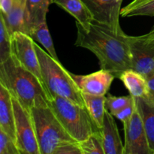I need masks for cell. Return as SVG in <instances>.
Instances as JSON below:
<instances>
[{
	"instance_id": "cell-16",
	"label": "cell",
	"mask_w": 154,
	"mask_h": 154,
	"mask_svg": "<svg viewBox=\"0 0 154 154\" xmlns=\"http://www.w3.org/2000/svg\"><path fill=\"white\" fill-rule=\"evenodd\" d=\"M135 99L144 123L149 147L152 154H154V102L147 97Z\"/></svg>"
},
{
	"instance_id": "cell-8",
	"label": "cell",
	"mask_w": 154,
	"mask_h": 154,
	"mask_svg": "<svg viewBox=\"0 0 154 154\" xmlns=\"http://www.w3.org/2000/svg\"><path fill=\"white\" fill-rule=\"evenodd\" d=\"M123 128L125 134L124 154H152L136 102L135 111L129 121L123 124Z\"/></svg>"
},
{
	"instance_id": "cell-24",
	"label": "cell",
	"mask_w": 154,
	"mask_h": 154,
	"mask_svg": "<svg viewBox=\"0 0 154 154\" xmlns=\"http://www.w3.org/2000/svg\"><path fill=\"white\" fill-rule=\"evenodd\" d=\"M133 96L131 95L125 96H114L108 94L105 102L106 109L114 116L116 113L129 105L133 101Z\"/></svg>"
},
{
	"instance_id": "cell-23",
	"label": "cell",
	"mask_w": 154,
	"mask_h": 154,
	"mask_svg": "<svg viewBox=\"0 0 154 154\" xmlns=\"http://www.w3.org/2000/svg\"><path fill=\"white\" fill-rule=\"evenodd\" d=\"M12 55L11 35L8 31L2 16L0 14V63Z\"/></svg>"
},
{
	"instance_id": "cell-15",
	"label": "cell",
	"mask_w": 154,
	"mask_h": 154,
	"mask_svg": "<svg viewBox=\"0 0 154 154\" xmlns=\"http://www.w3.org/2000/svg\"><path fill=\"white\" fill-rule=\"evenodd\" d=\"M119 79L123 82L129 94L135 98L147 97L148 86L147 78L139 72L128 69L120 75Z\"/></svg>"
},
{
	"instance_id": "cell-28",
	"label": "cell",
	"mask_w": 154,
	"mask_h": 154,
	"mask_svg": "<svg viewBox=\"0 0 154 154\" xmlns=\"http://www.w3.org/2000/svg\"><path fill=\"white\" fill-rule=\"evenodd\" d=\"M148 86V95L147 98L154 102V73L147 77Z\"/></svg>"
},
{
	"instance_id": "cell-2",
	"label": "cell",
	"mask_w": 154,
	"mask_h": 154,
	"mask_svg": "<svg viewBox=\"0 0 154 154\" xmlns=\"http://www.w3.org/2000/svg\"><path fill=\"white\" fill-rule=\"evenodd\" d=\"M0 84L29 112L33 108L48 106L53 99L48 89L19 63L13 54L0 63Z\"/></svg>"
},
{
	"instance_id": "cell-26",
	"label": "cell",
	"mask_w": 154,
	"mask_h": 154,
	"mask_svg": "<svg viewBox=\"0 0 154 154\" xmlns=\"http://www.w3.org/2000/svg\"><path fill=\"white\" fill-rule=\"evenodd\" d=\"M135 98H134L133 101H132L129 105H128L127 106H126L125 108H123V109H121L120 111H119L118 112L116 113L114 115V117L117 118L118 120H120V121L123 122V124H125V123H127V122L129 121V119L131 118L134 111H135Z\"/></svg>"
},
{
	"instance_id": "cell-31",
	"label": "cell",
	"mask_w": 154,
	"mask_h": 154,
	"mask_svg": "<svg viewBox=\"0 0 154 154\" xmlns=\"http://www.w3.org/2000/svg\"><path fill=\"white\" fill-rule=\"evenodd\" d=\"M118 1H123V0H118Z\"/></svg>"
},
{
	"instance_id": "cell-25",
	"label": "cell",
	"mask_w": 154,
	"mask_h": 154,
	"mask_svg": "<svg viewBox=\"0 0 154 154\" xmlns=\"http://www.w3.org/2000/svg\"><path fill=\"white\" fill-rule=\"evenodd\" d=\"M0 154H20L14 140L0 129Z\"/></svg>"
},
{
	"instance_id": "cell-13",
	"label": "cell",
	"mask_w": 154,
	"mask_h": 154,
	"mask_svg": "<svg viewBox=\"0 0 154 154\" xmlns=\"http://www.w3.org/2000/svg\"><path fill=\"white\" fill-rule=\"evenodd\" d=\"M0 129H2L10 135L16 142L12 96L8 90L2 84H0Z\"/></svg>"
},
{
	"instance_id": "cell-9",
	"label": "cell",
	"mask_w": 154,
	"mask_h": 154,
	"mask_svg": "<svg viewBox=\"0 0 154 154\" xmlns=\"http://www.w3.org/2000/svg\"><path fill=\"white\" fill-rule=\"evenodd\" d=\"M93 15V20L107 24L115 29H122L120 23L123 1L118 0H82Z\"/></svg>"
},
{
	"instance_id": "cell-29",
	"label": "cell",
	"mask_w": 154,
	"mask_h": 154,
	"mask_svg": "<svg viewBox=\"0 0 154 154\" xmlns=\"http://www.w3.org/2000/svg\"><path fill=\"white\" fill-rule=\"evenodd\" d=\"M14 0H0V10L3 15H6L11 10Z\"/></svg>"
},
{
	"instance_id": "cell-12",
	"label": "cell",
	"mask_w": 154,
	"mask_h": 154,
	"mask_svg": "<svg viewBox=\"0 0 154 154\" xmlns=\"http://www.w3.org/2000/svg\"><path fill=\"white\" fill-rule=\"evenodd\" d=\"M114 116L106 110L102 127L101 128L105 154H124L122 142Z\"/></svg>"
},
{
	"instance_id": "cell-10",
	"label": "cell",
	"mask_w": 154,
	"mask_h": 154,
	"mask_svg": "<svg viewBox=\"0 0 154 154\" xmlns=\"http://www.w3.org/2000/svg\"><path fill=\"white\" fill-rule=\"evenodd\" d=\"M131 53L132 69L147 78L154 73V51L142 36L128 35Z\"/></svg>"
},
{
	"instance_id": "cell-3",
	"label": "cell",
	"mask_w": 154,
	"mask_h": 154,
	"mask_svg": "<svg viewBox=\"0 0 154 154\" xmlns=\"http://www.w3.org/2000/svg\"><path fill=\"white\" fill-rule=\"evenodd\" d=\"M35 48L38 57L44 82L52 97L60 96L77 105L85 106L82 92L72 78V73L35 42Z\"/></svg>"
},
{
	"instance_id": "cell-17",
	"label": "cell",
	"mask_w": 154,
	"mask_h": 154,
	"mask_svg": "<svg viewBox=\"0 0 154 154\" xmlns=\"http://www.w3.org/2000/svg\"><path fill=\"white\" fill-rule=\"evenodd\" d=\"M25 5L26 0H14L11 10L8 14L3 15L0 13L11 35L16 32L26 33Z\"/></svg>"
},
{
	"instance_id": "cell-14",
	"label": "cell",
	"mask_w": 154,
	"mask_h": 154,
	"mask_svg": "<svg viewBox=\"0 0 154 154\" xmlns=\"http://www.w3.org/2000/svg\"><path fill=\"white\" fill-rule=\"evenodd\" d=\"M51 0H26L25 29L30 35L33 29L42 23L46 21Z\"/></svg>"
},
{
	"instance_id": "cell-30",
	"label": "cell",
	"mask_w": 154,
	"mask_h": 154,
	"mask_svg": "<svg viewBox=\"0 0 154 154\" xmlns=\"http://www.w3.org/2000/svg\"><path fill=\"white\" fill-rule=\"evenodd\" d=\"M141 36L145 43L154 51V26L148 33L142 35Z\"/></svg>"
},
{
	"instance_id": "cell-18",
	"label": "cell",
	"mask_w": 154,
	"mask_h": 154,
	"mask_svg": "<svg viewBox=\"0 0 154 154\" xmlns=\"http://www.w3.org/2000/svg\"><path fill=\"white\" fill-rule=\"evenodd\" d=\"M51 2L64 9L82 25H87L94 20L91 12L82 0H51Z\"/></svg>"
},
{
	"instance_id": "cell-7",
	"label": "cell",
	"mask_w": 154,
	"mask_h": 154,
	"mask_svg": "<svg viewBox=\"0 0 154 154\" xmlns=\"http://www.w3.org/2000/svg\"><path fill=\"white\" fill-rule=\"evenodd\" d=\"M11 39L12 54L16 57L19 63L26 69L32 72L47 88L41 72L40 63L32 38L26 33L16 32L11 35Z\"/></svg>"
},
{
	"instance_id": "cell-1",
	"label": "cell",
	"mask_w": 154,
	"mask_h": 154,
	"mask_svg": "<svg viewBox=\"0 0 154 154\" xmlns=\"http://www.w3.org/2000/svg\"><path fill=\"white\" fill-rule=\"evenodd\" d=\"M75 45L96 55L102 69L119 78L124 71L132 69L128 35L107 24L93 20L87 25L76 22Z\"/></svg>"
},
{
	"instance_id": "cell-4",
	"label": "cell",
	"mask_w": 154,
	"mask_h": 154,
	"mask_svg": "<svg viewBox=\"0 0 154 154\" xmlns=\"http://www.w3.org/2000/svg\"><path fill=\"white\" fill-rule=\"evenodd\" d=\"M49 106L68 133L78 142L84 141L101 129L86 106L77 105L60 96H54L50 101Z\"/></svg>"
},
{
	"instance_id": "cell-6",
	"label": "cell",
	"mask_w": 154,
	"mask_h": 154,
	"mask_svg": "<svg viewBox=\"0 0 154 154\" xmlns=\"http://www.w3.org/2000/svg\"><path fill=\"white\" fill-rule=\"evenodd\" d=\"M15 120L16 144L20 154H41L31 112L12 96Z\"/></svg>"
},
{
	"instance_id": "cell-19",
	"label": "cell",
	"mask_w": 154,
	"mask_h": 154,
	"mask_svg": "<svg viewBox=\"0 0 154 154\" xmlns=\"http://www.w3.org/2000/svg\"><path fill=\"white\" fill-rule=\"evenodd\" d=\"M84 104L90 113L93 120L99 128H102L103 125L104 117L106 111V97L105 96L82 93Z\"/></svg>"
},
{
	"instance_id": "cell-21",
	"label": "cell",
	"mask_w": 154,
	"mask_h": 154,
	"mask_svg": "<svg viewBox=\"0 0 154 154\" xmlns=\"http://www.w3.org/2000/svg\"><path fill=\"white\" fill-rule=\"evenodd\" d=\"M29 35L32 38L35 42H39L53 58L55 59L57 61L60 62V59L58 58V56L57 54V52H56L54 42H53L52 38H51V34H50L46 21L38 25L32 31Z\"/></svg>"
},
{
	"instance_id": "cell-11",
	"label": "cell",
	"mask_w": 154,
	"mask_h": 154,
	"mask_svg": "<svg viewBox=\"0 0 154 154\" xmlns=\"http://www.w3.org/2000/svg\"><path fill=\"white\" fill-rule=\"evenodd\" d=\"M72 76L82 93L96 96H105L115 78L112 73L102 69L86 75H78L72 73Z\"/></svg>"
},
{
	"instance_id": "cell-20",
	"label": "cell",
	"mask_w": 154,
	"mask_h": 154,
	"mask_svg": "<svg viewBox=\"0 0 154 154\" xmlns=\"http://www.w3.org/2000/svg\"><path fill=\"white\" fill-rule=\"evenodd\" d=\"M122 17L136 16H154V0H133L121 8Z\"/></svg>"
},
{
	"instance_id": "cell-5",
	"label": "cell",
	"mask_w": 154,
	"mask_h": 154,
	"mask_svg": "<svg viewBox=\"0 0 154 154\" xmlns=\"http://www.w3.org/2000/svg\"><path fill=\"white\" fill-rule=\"evenodd\" d=\"M41 154H55L62 146L78 142L65 129L50 106L31 110Z\"/></svg>"
},
{
	"instance_id": "cell-22",
	"label": "cell",
	"mask_w": 154,
	"mask_h": 154,
	"mask_svg": "<svg viewBox=\"0 0 154 154\" xmlns=\"http://www.w3.org/2000/svg\"><path fill=\"white\" fill-rule=\"evenodd\" d=\"M83 154H105L101 129L79 142Z\"/></svg>"
},
{
	"instance_id": "cell-27",
	"label": "cell",
	"mask_w": 154,
	"mask_h": 154,
	"mask_svg": "<svg viewBox=\"0 0 154 154\" xmlns=\"http://www.w3.org/2000/svg\"><path fill=\"white\" fill-rule=\"evenodd\" d=\"M55 154H83L79 142L65 144L58 149Z\"/></svg>"
}]
</instances>
